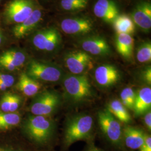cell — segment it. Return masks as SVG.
Wrapping results in <instances>:
<instances>
[{
  "mask_svg": "<svg viewBox=\"0 0 151 151\" xmlns=\"http://www.w3.org/2000/svg\"><path fill=\"white\" fill-rule=\"evenodd\" d=\"M23 129L31 140L37 143L44 144L50 139L53 134L55 124L54 121L49 117L33 115L26 119Z\"/></svg>",
  "mask_w": 151,
  "mask_h": 151,
  "instance_id": "cell-1",
  "label": "cell"
},
{
  "mask_svg": "<svg viewBox=\"0 0 151 151\" xmlns=\"http://www.w3.org/2000/svg\"><path fill=\"white\" fill-rule=\"evenodd\" d=\"M93 122L91 116L86 114L77 115L70 119L65 128V145L69 147L77 141L88 139L91 134Z\"/></svg>",
  "mask_w": 151,
  "mask_h": 151,
  "instance_id": "cell-2",
  "label": "cell"
},
{
  "mask_svg": "<svg viewBox=\"0 0 151 151\" xmlns=\"http://www.w3.org/2000/svg\"><path fill=\"white\" fill-rule=\"evenodd\" d=\"M63 83L66 93L73 101H86L92 96L91 84L85 75L67 76Z\"/></svg>",
  "mask_w": 151,
  "mask_h": 151,
  "instance_id": "cell-3",
  "label": "cell"
},
{
  "mask_svg": "<svg viewBox=\"0 0 151 151\" xmlns=\"http://www.w3.org/2000/svg\"><path fill=\"white\" fill-rule=\"evenodd\" d=\"M61 103L60 95L54 91H45L39 94L33 100L30 110L34 115L49 117Z\"/></svg>",
  "mask_w": 151,
  "mask_h": 151,
  "instance_id": "cell-4",
  "label": "cell"
},
{
  "mask_svg": "<svg viewBox=\"0 0 151 151\" xmlns=\"http://www.w3.org/2000/svg\"><path fill=\"white\" fill-rule=\"evenodd\" d=\"M98 122L104 135L112 143L118 145L123 138L121 124L107 109L98 113Z\"/></svg>",
  "mask_w": 151,
  "mask_h": 151,
  "instance_id": "cell-5",
  "label": "cell"
},
{
  "mask_svg": "<svg viewBox=\"0 0 151 151\" xmlns=\"http://www.w3.org/2000/svg\"><path fill=\"white\" fill-rule=\"evenodd\" d=\"M27 74L37 81L50 82H57L62 77V72L60 68L37 61H32L30 63Z\"/></svg>",
  "mask_w": 151,
  "mask_h": 151,
  "instance_id": "cell-6",
  "label": "cell"
},
{
  "mask_svg": "<svg viewBox=\"0 0 151 151\" xmlns=\"http://www.w3.org/2000/svg\"><path fill=\"white\" fill-rule=\"evenodd\" d=\"M34 10L30 0H14L7 6L5 15L9 22L18 24L26 20Z\"/></svg>",
  "mask_w": 151,
  "mask_h": 151,
  "instance_id": "cell-7",
  "label": "cell"
},
{
  "mask_svg": "<svg viewBox=\"0 0 151 151\" xmlns=\"http://www.w3.org/2000/svg\"><path fill=\"white\" fill-rule=\"evenodd\" d=\"M65 63L73 75H83L93 67L91 57L86 52L75 51L70 52L65 57Z\"/></svg>",
  "mask_w": 151,
  "mask_h": 151,
  "instance_id": "cell-8",
  "label": "cell"
},
{
  "mask_svg": "<svg viewBox=\"0 0 151 151\" xmlns=\"http://www.w3.org/2000/svg\"><path fill=\"white\" fill-rule=\"evenodd\" d=\"M60 36L57 31L53 29L38 32L33 38L34 45L40 50L51 52L60 43Z\"/></svg>",
  "mask_w": 151,
  "mask_h": 151,
  "instance_id": "cell-9",
  "label": "cell"
},
{
  "mask_svg": "<svg viewBox=\"0 0 151 151\" xmlns=\"http://www.w3.org/2000/svg\"><path fill=\"white\" fill-rule=\"evenodd\" d=\"M95 78L97 83L104 87L113 86L119 81L120 74L118 69L113 65L99 66L95 71Z\"/></svg>",
  "mask_w": 151,
  "mask_h": 151,
  "instance_id": "cell-10",
  "label": "cell"
},
{
  "mask_svg": "<svg viewBox=\"0 0 151 151\" xmlns=\"http://www.w3.org/2000/svg\"><path fill=\"white\" fill-rule=\"evenodd\" d=\"M93 12L106 22H112L119 16V10L111 0H98L93 7Z\"/></svg>",
  "mask_w": 151,
  "mask_h": 151,
  "instance_id": "cell-11",
  "label": "cell"
},
{
  "mask_svg": "<svg viewBox=\"0 0 151 151\" xmlns=\"http://www.w3.org/2000/svg\"><path fill=\"white\" fill-rule=\"evenodd\" d=\"M132 19L134 23L145 32L151 27V5L148 2H142L132 12Z\"/></svg>",
  "mask_w": 151,
  "mask_h": 151,
  "instance_id": "cell-12",
  "label": "cell"
},
{
  "mask_svg": "<svg viewBox=\"0 0 151 151\" xmlns=\"http://www.w3.org/2000/svg\"><path fill=\"white\" fill-rule=\"evenodd\" d=\"M61 29L67 34H85L91 32L92 22L87 19H66L61 22Z\"/></svg>",
  "mask_w": 151,
  "mask_h": 151,
  "instance_id": "cell-13",
  "label": "cell"
},
{
  "mask_svg": "<svg viewBox=\"0 0 151 151\" xmlns=\"http://www.w3.org/2000/svg\"><path fill=\"white\" fill-rule=\"evenodd\" d=\"M81 46L85 52L95 55H106L110 54V48L107 42L103 38H87L82 42Z\"/></svg>",
  "mask_w": 151,
  "mask_h": 151,
  "instance_id": "cell-14",
  "label": "cell"
},
{
  "mask_svg": "<svg viewBox=\"0 0 151 151\" xmlns=\"http://www.w3.org/2000/svg\"><path fill=\"white\" fill-rule=\"evenodd\" d=\"M42 13L39 10H34L32 14L22 23L16 25L13 29L14 36L17 38L24 37L35 27L42 19Z\"/></svg>",
  "mask_w": 151,
  "mask_h": 151,
  "instance_id": "cell-15",
  "label": "cell"
},
{
  "mask_svg": "<svg viewBox=\"0 0 151 151\" xmlns=\"http://www.w3.org/2000/svg\"><path fill=\"white\" fill-rule=\"evenodd\" d=\"M145 134L142 130L132 127H125L123 137L126 146L132 150H138L144 143Z\"/></svg>",
  "mask_w": 151,
  "mask_h": 151,
  "instance_id": "cell-16",
  "label": "cell"
},
{
  "mask_svg": "<svg viewBox=\"0 0 151 151\" xmlns=\"http://www.w3.org/2000/svg\"><path fill=\"white\" fill-rule=\"evenodd\" d=\"M151 89L143 87L137 93L135 103L133 110L135 115L139 116L146 114L151 110Z\"/></svg>",
  "mask_w": 151,
  "mask_h": 151,
  "instance_id": "cell-17",
  "label": "cell"
},
{
  "mask_svg": "<svg viewBox=\"0 0 151 151\" xmlns=\"http://www.w3.org/2000/svg\"><path fill=\"white\" fill-rule=\"evenodd\" d=\"M17 87L20 91L28 97L35 96L39 91L41 85L38 81L32 79L25 73L20 76Z\"/></svg>",
  "mask_w": 151,
  "mask_h": 151,
  "instance_id": "cell-18",
  "label": "cell"
},
{
  "mask_svg": "<svg viewBox=\"0 0 151 151\" xmlns=\"http://www.w3.org/2000/svg\"><path fill=\"white\" fill-rule=\"evenodd\" d=\"M115 44L117 51L125 58L129 59L133 53L134 39L128 34H117Z\"/></svg>",
  "mask_w": 151,
  "mask_h": 151,
  "instance_id": "cell-19",
  "label": "cell"
},
{
  "mask_svg": "<svg viewBox=\"0 0 151 151\" xmlns=\"http://www.w3.org/2000/svg\"><path fill=\"white\" fill-rule=\"evenodd\" d=\"M106 109L119 122L125 124L131 122V116L127 108L124 106L120 101L118 100L111 101L109 104Z\"/></svg>",
  "mask_w": 151,
  "mask_h": 151,
  "instance_id": "cell-20",
  "label": "cell"
},
{
  "mask_svg": "<svg viewBox=\"0 0 151 151\" xmlns=\"http://www.w3.org/2000/svg\"><path fill=\"white\" fill-rule=\"evenodd\" d=\"M114 28L117 34H130L134 32L135 25L132 18L127 15L118 16L114 21Z\"/></svg>",
  "mask_w": 151,
  "mask_h": 151,
  "instance_id": "cell-21",
  "label": "cell"
},
{
  "mask_svg": "<svg viewBox=\"0 0 151 151\" xmlns=\"http://www.w3.org/2000/svg\"><path fill=\"white\" fill-rule=\"evenodd\" d=\"M20 121L21 116L18 113H4L0 111V130L9 129L19 124Z\"/></svg>",
  "mask_w": 151,
  "mask_h": 151,
  "instance_id": "cell-22",
  "label": "cell"
},
{
  "mask_svg": "<svg viewBox=\"0 0 151 151\" xmlns=\"http://www.w3.org/2000/svg\"><path fill=\"white\" fill-rule=\"evenodd\" d=\"M0 60H4L17 68L24 65L26 60L25 54L17 50H8L0 55Z\"/></svg>",
  "mask_w": 151,
  "mask_h": 151,
  "instance_id": "cell-23",
  "label": "cell"
},
{
  "mask_svg": "<svg viewBox=\"0 0 151 151\" xmlns=\"http://www.w3.org/2000/svg\"><path fill=\"white\" fill-rule=\"evenodd\" d=\"M136 96L137 93L133 88L130 87L125 88L120 93L121 103L125 108L133 110Z\"/></svg>",
  "mask_w": 151,
  "mask_h": 151,
  "instance_id": "cell-24",
  "label": "cell"
},
{
  "mask_svg": "<svg viewBox=\"0 0 151 151\" xmlns=\"http://www.w3.org/2000/svg\"><path fill=\"white\" fill-rule=\"evenodd\" d=\"M137 58L140 63H147L151 62V42H148L140 45L137 49Z\"/></svg>",
  "mask_w": 151,
  "mask_h": 151,
  "instance_id": "cell-25",
  "label": "cell"
},
{
  "mask_svg": "<svg viewBox=\"0 0 151 151\" xmlns=\"http://www.w3.org/2000/svg\"><path fill=\"white\" fill-rule=\"evenodd\" d=\"M12 93H6L2 97L0 101V111L4 113L9 112L10 105L11 103Z\"/></svg>",
  "mask_w": 151,
  "mask_h": 151,
  "instance_id": "cell-26",
  "label": "cell"
},
{
  "mask_svg": "<svg viewBox=\"0 0 151 151\" xmlns=\"http://www.w3.org/2000/svg\"><path fill=\"white\" fill-rule=\"evenodd\" d=\"M61 6L62 8L67 11H74L85 8L86 6L83 5L77 4L70 0H62Z\"/></svg>",
  "mask_w": 151,
  "mask_h": 151,
  "instance_id": "cell-27",
  "label": "cell"
},
{
  "mask_svg": "<svg viewBox=\"0 0 151 151\" xmlns=\"http://www.w3.org/2000/svg\"><path fill=\"white\" fill-rule=\"evenodd\" d=\"M22 103V97L18 95L12 94L11 96V103L10 105L9 112L14 113L19 109Z\"/></svg>",
  "mask_w": 151,
  "mask_h": 151,
  "instance_id": "cell-28",
  "label": "cell"
},
{
  "mask_svg": "<svg viewBox=\"0 0 151 151\" xmlns=\"http://www.w3.org/2000/svg\"><path fill=\"white\" fill-rule=\"evenodd\" d=\"M14 82L15 78L12 76L0 73V82L5 85L7 88L12 86Z\"/></svg>",
  "mask_w": 151,
  "mask_h": 151,
  "instance_id": "cell-29",
  "label": "cell"
},
{
  "mask_svg": "<svg viewBox=\"0 0 151 151\" xmlns=\"http://www.w3.org/2000/svg\"><path fill=\"white\" fill-rule=\"evenodd\" d=\"M140 151H151V135L145 134L144 143L140 147Z\"/></svg>",
  "mask_w": 151,
  "mask_h": 151,
  "instance_id": "cell-30",
  "label": "cell"
},
{
  "mask_svg": "<svg viewBox=\"0 0 151 151\" xmlns=\"http://www.w3.org/2000/svg\"><path fill=\"white\" fill-rule=\"evenodd\" d=\"M142 77L144 82L147 84L151 85V68L149 66L145 68L142 73Z\"/></svg>",
  "mask_w": 151,
  "mask_h": 151,
  "instance_id": "cell-31",
  "label": "cell"
},
{
  "mask_svg": "<svg viewBox=\"0 0 151 151\" xmlns=\"http://www.w3.org/2000/svg\"><path fill=\"white\" fill-rule=\"evenodd\" d=\"M144 122L146 125V127L147 129L149 131H151V111H148L147 112L146 115L145 116Z\"/></svg>",
  "mask_w": 151,
  "mask_h": 151,
  "instance_id": "cell-32",
  "label": "cell"
},
{
  "mask_svg": "<svg viewBox=\"0 0 151 151\" xmlns=\"http://www.w3.org/2000/svg\"><path fill=\"white\" fill-rule=\"evenodd\" d=\"M70 1H72V2H74L75 3H77V4L83 5L85 6H86L88 1V0H70Z\"/></svg>",
  "mask_w": 151,
  "mask_h": 151,
  "instance_id": "cell-33",
  "label": "cell"
},
{
  "mask_svg": "<svg viewBox=\"0 0 151 151\" xmlns=\"http://www.w3.org/2000/svg\"><path fill=\"white\" fill-rule=\"evenodd\" d=\"M7 88V87L5 85L0 82V90L1 91H5L6 90Z\"/></svg>",
  "mask_w": 151,
  "mask_h": 151,
  "instance_id": "cell-34",
  "label": "cell"
},
{
  "mask_svg": "<svg viewBox=\"0 0 151 151\" xmlns=\"http://www.w3.org/2000/svg\"><path fill=\"white\" fill-rule=\"evenodd\" d=\"M0 151H15L11 150H9V149H5V148H0Z\"/></svg>",
  "mask_w": 151,
  "mask_h": 151,
  "instance_id": "cell-35",
  "label": "cell"
},
{
  "mask_svg": "<svg viewBox=\"0 0 151 151\" xmlns=\"http://www.w3.org/2000/svg\"><path fill=\"white\" fill-rule=\"evenodd\" d=\"M2 41V35L1 32H0V45L1 44Z\"/></svg>",
  "mask_w": 151,
  "mask_h": 151,
  "instance_id": "cell-36",
  "label": "cell"
},
{
  "mask_svg": "<svg viewBox=\"0 0 151 151\" xmlns=\"http://www.w3.org/2000/svg\"><path fill=\"white\" fill-rule=\"evenodd\" d=\"M88 151H100V150H98V149H96V148H93V149H91V150H88Z\"/></svg>",
  "mask_w": 151,
  "mask_h": 151,
  "instance_id": "cell-37",
  "label": "cell"
},
{
  "mask_svg": "<svg viewBox=\"0 0 151 151\" xmlns=\"http://www.w3.org/2000/svg\"><path fill=\"white\" fill-rule=\"evenodd\" d=\"M1 1V0H0V1Z\"/></svg>",
  "mask_w": 151,
  "mask_h": 151,
  "instance_id": "cell-38",
  "label": "cell"
}]
</instances>
